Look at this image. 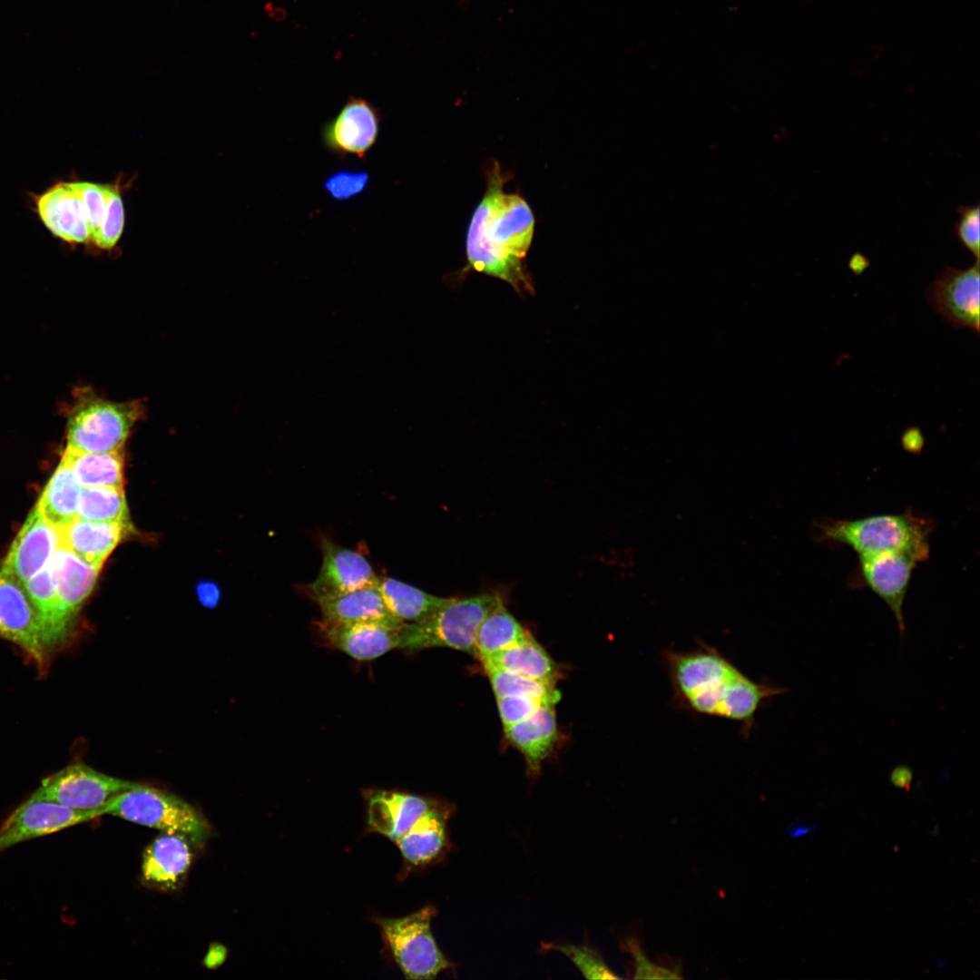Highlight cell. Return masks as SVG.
I'll return each instance as SVG.
<instances>
[{"mask_svg": "<svg viewBox=\"0 0 980 980\" xmlns=\"http://www.w3.org/2000/svg\"><path fill=\"white\" fill-rule=\"evenodd\" d=\"M662 662L677 704L697 714L740 722L746 734L758 710L786 692L774 683L751 680L703 642L690 651L666 650Z\"/></svg>", "mask_w": 980, "mask_h": 980, "instance_id": "1", "label": "cell"}, {"mask_svg": "<svg viewBox=\"0 0 980 980\" xmlns=\"http://www.w3.org/2000/svg\"><path fill=\"white\" fill-rule=\"evenodd\" d=\"M485 176L486 190L467 230V269L503 279L519 293L532 292L525 257L534 231V213L521 195L505 192L507 176L497 162Z\"/></svg>", "mask_w": 980, "mask_h": 980, "instance_id": "2", "label": "cell"}, {"mask_svg": "<svg viewBox=\"0 0 980 980\" xmlns=\"http://www.w3.org/2000/svg\"><path fill=\"white\" fill-rule=\"evenodd\" d=\"M934 522L911 508L902 514L845 520L821 518L813 523V538L820 543L847 545L860 554L901 551L920 563L929 559Z\"/></svg>", "mask_w": 980, "mask_h": 980, "instance_id": "3", "label": "cell"}, {"mask_svg": "<svg viewBox=\"0 0 980 980\" xmlns=\"http://www.w3.org/2000/svg\"><path fill=\"white\" fill-rule=\"evenodd\" d=\"M435 906L426 905L399 917L370 916L380 933L383 951L407 979H434L452 967L431 931Z\"/></svg>", "mask_w": 980, "mask_h": 980, "instance_id": "4", "label": "cell"}, {"mask_svg": "<svg viewBox=\"0 0 980 980\" xmlns=\"http://www.w3.org/2000/svg\"><path fill=\"white\" fill-rule=\"evenodd\" d=\"M500 597L485 593L461 600L453 598L428 619L404 623L398 630L397 648L415 652L447 647L475 656L477 630Z\"/></svg>", "mask_w": 980, "mask_h": 980, "instance_id": "5", "label": "cell"}, {"mask_svg": "<svg viewBox=\"0 0 980 980\" xmlns=\"http://www.w3.org/2000/svg\"><path fill=\"white\" fill-rule=\"evenodd\" d=\"M112 815L164 833L181 835L196 846L202 845L210 835V826L203 816L181 798L144 785L117 795L103 808Z\"/></svg>", "mask_w": 980, "mask_h": 980, "instance_id": "6", "label": "cell"}, {"mask_svg": "<svg viewBox=\"0 0 980 980\" xmlns=\"http://www.w3.org/2000/svg\"><path fill=\"white\" fill-rule=\"evenodd\" d=\"M142 413L138 401L111 402L86 395L71 414L67 447L87 453L122 450Z\"/></svg>", "mask_w": 980, "mask_h": 980, "instance_id": "7", "label": "cell"}, {"mask_svg": "<svg viewBox=\"0 0 980 980\" xmlns=\"http://www.w3.org/2000/svg\"><path fill=\"white\" fill-rule=\"evenodd\" d=\"M140 784L76 762L44 779L31 796L76 809H103L117 795Z\"/></svg>", "mask_w": 980, "mask_h": 980, "instance_id": "8", "label": "cell"}, {"mask_svg": "<svg viewBox=\"0 0 980 980\" xmlns=\"http://www.w3.org/2000/svg\"><path fill=\"white\" fill-rule=\"evenodd\" d=\"M851 573V588H868L879 596L893 612L901 638L906 632L903 604L911 576L920 564L914 555L901 551L860 554Z\"/></svg>", "mask_w": 980, "mask_h": 980, "instance_id": "9", "label": "cell"}, {"mask_svg": "<svg viewBox=\"0 0 980 980\" xmlns=\"http://www.w3.org/2000/svg\"><path fill=\"white\" fill-rule=\"evenodd\" d=\"M103 815V809H76L30 796L0 823V852Z\"/></svg>", "mask_w": 980, "mask_h": 980, "instance_id": "10", "label": "cell"}, {"mask_svg": "<svg viewBox=\"0 0 980 980\" xmlns=\"http://www.w3.org/2000/svg\"><path fill=\"white\" fill-rule=\"evenodd\" d=\"M0 638L17 645L41 672L47 669V649L37 613L23 587L0 573Z\"/></svg>", "mask_w": 980, "mask_h": 980, "instance_id": "11", "label": "cell"}, {"mask_svg": "<svg viewBox=\"0 0 980 980\" xmlns=\"http://www.w3.org/2000/svg\"><path fill=\"white\" fill-rule=\"evenodd\" d=\"M367 833L395 843L414 824L442 801L407 791L368 789L362 792Z\"/></svg>", "mask_w": 980, "mask_h": 980, "instance_id": "12", "label": "cell"}, {"mask_svg": "<svg viewBox=\"0 0 980 980\" xmlns=\"http://www.w3.org/2000/svg\"><path fill=\"white\" fill-rule=\"evenodd\" d=\"M979 260L968 269L946 267L926 290L931 307L954 328L979 331Z\"/></svg>", "mask_w": 980, "mask_h": 980, "instance_id": "13", "label": "cell"}, {"mask_svg": "<svg viewBox=\"0 0 980 980\" xmlns=\"http://www.w3.org/2000/svg\"><path fill=\"white\" fill-rule=\"evenodd\" d=\"M378 109L362 97H349L321 129L324 146L338 157L364 158L376 144L380 131Z\"/></svg>", "mask_w": 980, "mask_h": 980, "instance_id": "14", "label": "cell"}, {"mask_svg": "<svg viewBox=\"0 0 980 980\" xmlns=\"http://www.w3.org/2000/svg\"><path fill=\"white\" fill-rule=\"evenodd\" d=\"M321 550L322 563L318 576L306 586L314 600L377 585L378 577L361 554L328 538L322 539Z\"/></svg>", "mask_w": 980, "mask_h": 980, "instance_id": "15", "label": "cell"}, {"mask_svg": "<svg viewBox=\"0 0 980 980\" xmlns=\"http://www.w3.org/2000/svg\"><path fill=\"white\" fill-rule=\"evenodd\" d=\"M59 546L58 530L43 517L35 505L14 539L0 573L23 586L49 563Z\"/></svg>", "mask_w": 980, "mask_h": 980, "instance_id": "16", "label": "cell"}, {"mask_svg": "<svg viewBox=\"0 0 980 980\" xmlns=\"http://www.w3.org/2000/svg\"><path fill=\"white\" fill-rule=\"evenodd\" d=\"M451 814L450 805L442 802L395 842L402 858L399 881L443 857L448 847L447 821Z\"/></svg>", "mask_w": 980, "mask_h": 980, "instance_id": "17", "label": "cell"}, {"mask_svg": "<svg viewBox=\"0 0 980 980\" xmlns=\"http://www.w3.org/2000/svg\"><path fill=\"white\" fill-rule=\"evenodd\" d=\"M187 838L163 833L144 850L142 880L146 887L163 892L176 890L185 879L192 860Z\"/></svg>", "mask_w": 980, "mask_h": 980, "instance_id": "18", "label": "cell"}, {"mask_svg": "<svg viewBox=\"0 0 980 980\" xmlns=\"http://www.w3.org/2000/svg\"><path fill=\"white\" fill-rule=\"evenodd\" d=\"M322 622L336 624H373L399 630L404 622L387 607L377 585L335 597L315 599Z\"/></svg>", "mask_w": 980, "mask_h": 980, "instance_id": "19", "label": "cell"}, {"mask_svg": "<svg viewBox=\"0 0 980 980\" xmlns=\"http://www.w3.org/2000/svg\"><path fill=\"white\" fill-rule=\"evenodd\" d=\"M57 530L61 547L102 569L107 557L132 529L131 522H95L75 518Z\"/></svg>", "mask_w": 980, "mask_h": 980, "instance_id": "20", "label": "cell"}, {"mask_svg": "<svg viewBox=\"0 0 980 980\" xmlns=\"http://www.w3.org/2000/svg\"><path fill=\"white\" fill-rule=\"evenodd\" d=\"M36 211L44 226L59 239L69 243L91 240L84 209L69 182L57 183L39 195Z\"/></svg>", "mask_w": 980, "mask_h": 980, "instance_id": "21", "label": "cell"}, {"mask_svg": "<svg viewBox=\"0 0 980 980\" xmlns=\"http://www.w3.org/2000/svg\"><path fill=\"white\" fill-rule=\"evenodd\" d=\"M58 600L67 622L74 621L91 594L101 569L59 546L48 563Z\"/></svg>", "mask_w": 980, "mask_h": 980, "instance_id": "22", "label": "cell"}, {"mask_svg": "<svg viewBox=\"0 0 980 980\" xmlns=\"http://www.w3.org/2000/svg\"><path fill=\"white\" fill-rule=\"evenodd\" d=\"M318 628L328 645L358 661H371L398 647V630L373 624H336L322 621Z\"/></svg>", "mask_w": 980, "mask_h": 980, "instance_id": "23", "label": "cell"}, {"mask_svg": "<svg viewBox=\"0 0 980 980\" xmlns=\"http://www.w3.org/2000/svg\"><path fill=\"white\" fill-rule=\"evenodd\" d=\"M504 730L509 742L524 755L531 772L536 773L558 739L554 706L542 707Z\"/></svg>", "mask_w": 980, "mask_h": 980, "instance_id": "24", "label": "cell"}, {"mask_svg": "<svg viewBox=\"0 0 980 980\" xmlns=\"http://www.w3.org/2000/svg\"><path fill=\"white\" fill-rule=\"evenodd\" d=\"M22 587L37 613L50 652L67 640L73 627L64 616L48 564Z\"/></svg>", "mask_w": 980, "mask_h": 980, "instance_id": "25", "label": "cell"}, {"mask_svg": "<svg viewBox=\"0 0 980 980\" xmlns=\"http://www.w3.org/2000/svg\"><path fill=\"white\" fill-rule=\"evenodd\" d=\"M481 662L484 668H495L555 684L556 666L533 636L520 644L500 651Z\"/></svg>", "mask_w": 980, "mask_h": 980, "instance_id": "26", "label": "cell"}, {"mask_svg": "<svg viewBox=\"0 0 980 980\" xmlns=\"http://www.w3.org/2000/svg\"><path fill=\"white\" fill-rule=\"evenodd\" d=\"M82 487L123 488L122 450L87 453L66 447L62 460Z\"/></svg>", "mask_w": 980, "mask_h": 980, "instance_id": "27", "label": "cell"}, {"mask_svg": "<svg viewBox=\"0 0 980 980\" xmlns=\"http://www.w3.org/2000/svg\"><path fill=\"white\" fill-rule=\"evenodd\" d=\"M377 588L391 613L404 622L425 621L453 600L435 596L390 577L378 578Z\"/></svg>", "mask_w": 980, "mask_h": 980, "instance_id": "28", "label": "cell"}, {"mask_svg": "<svg viewBox=\"0 0 980 980\" xmlns=\"http://www.w3.org/2000/svg\"><path fill=\"white\" fill-rule=\"evenodd\" d=\"M80 487L72 471L61 461L36 504L43 517L54 528L77 518Z\"/></svg>", "mask_w": 980, "mask_h": 980, "instance_id": "29", "label": "cell"}, {"mask_svg": "<svg viewBox=\"0 0 980 980\" xmlns=\"http://www.w3.org/2000/svg\"><path fill=\"white\" fill-rule=\"evenodd\" d=\"M521 623L510 613L502 598L481 622L475 636V657L480 661L531 637Z\"/></svg>", "mask_w": 980, "mask_h": 980, "instance_id": "30", "label": "cell"}, {"mask_svg": "<svg viewBox=\"0 0 980 980\" xmlns=\"http://www.w3.org/2000/svg\"><path fill=\"white\" fill-rule=\"evenodd\" d=\"M77 518L130 523L123 488L82 487L77 499Z\"/></svg>", "mask_w": 980, "mask_h": 980, "instance_id": "31", "label": "cell"}, {"mask_svg": "<svg viewBox=\"0 0 980 980\" xmlns=\"http://www.w3.org/2000/svg\"><path fill=\"white\" fill-rule=\"evenodd\" d=\"M495 697L524 696L544 700L555 705L560 692L554 684L526 678L495 668H485Z\"/></svg>", "mask_w": 980, "mask_h": 980, "instance_id": "32", "label": "cell"}, {"mask_svg": "<svg viewBox=\"0 0 980 980\" xmlns=\"http://www.w3.org/2000/svg\"><path fill=\"white\" fill-rule=\"evenodd\" d=\"M123 227L124 209L120 190L116 185H107L104 215L91 240L96 247L110 250L120 240Z\"/></svg>", "mask_w": 980, "mask_h": 980, "instance_id": "33", "label": "cell"}, {"mask_svg": "<svg viewBox=\"0 0 980 980\" xmlns=\"http://www.w3.org/2000/svg\"><path fill=\"white\" fill-rule=\"evenodd\" d=\"M370 175L365 170H338L328 175L322 187L336 201H348L362 194L368 188Z\"/></svg>", "mask_w": 980, "mask_h": 980, "instance_id": "34", "label": "cell"}, {"mask_svg": "<svg viewBox=\"0 0 980 980\" xmlns=\"http://www.w3.org/2000/svg\"><path fill=\"white\" fill-rule=\"evenodd\" d=\"M69 183L84 209L92 239L100 227L104 215L107 185L90 181H73Z\"/></svg>", "mask_w": 980, "mask_h": 980, "instance_id": "35", "label": "cell"}, {"mask_svg": "<svg viewBox=\"0 0 980 980\" xmlns=\"http://www.w3.org/2000/svg\"><path fill=\"white\" fill-rule=\"evenodd\" d=\"M554 949L568 956L586 978L618 979L598 954L586 946H557Z\"/></svg>", "mask_w": 980, "mask_h": 980, "instance_id": "36", "label": "cell"}, {"mask_svg": "<svg viewBox=\"0 0 980 980\" xmlns=\"http://www.w3.org/2000/svg\"><path fill=\"white\" fill-rule=\"evenodd\" d=\"M504 728L519 722L544 706H554L544 700L524 696L496 697Z\"/></svg>", "mask_w": 980, "mask_h": 980, "instance_id": "37", "label": "cell"}, {"mask_svg": "<svg viewBox=\"0 0 980 980\" xmlns=\"http://www.w3.org/2000/svg\"><path fill=\"white\" fill-rule=\"evenodd\" d=\"M959 218L955 223V232L958 240L979 260L980 231L978 205L960 206L957 209Z\"/></svg>", "mask_w": 980, "mask_h": 980, "instance_id": "38", "label": "cell"}, {"mask_svg": "<svg viewBox=\"0 0 980 980\" xmlns=\"http://www.w3.org/2000/svg\"><path fill=\"white\" fill-rule=\"evenodd\" d=\"M626 949L632 954L634 958L635 964V979H668V978H681L680 966L673 968L663 967L659 965L653 964L643 954L638 941L633 938H629L626 943Z\"/></svg>", "mask_w": 980, "mask_h": 980, "instance_id": "39", "label": "cell"}, {"mask_svg": "<svg viewBox=\"0 0 980 980\" xmlns=\"http://www.w3.org/2000/svg\"><path fill=\"white\" fill-rule=\"evenodd\" d=\"M902 446L908 452L919 454L925 445V437L916 426L907 427L901 436Z\"/></svg>", "mask_w": 980, "mask_h": 980, "instance_id": "40", "label": "cell"}, {"mask_svg": "<svg viewBox=\"0 0 980 980\" xmlns=\"http://www.w3.org/2000/svg\"><path fill=\"white\" fill-rule=\"evenodd\" d=\"M890 780L894 786L908 791L913 780V771L906 765H899L891 771Z\"/></svg>", "mask_w": 980, "mask_h": 980, "instance_id": "41", "label": "cell"}, {"mask_svg": "<svg viewBox=\"0 0 980 980\" xmlns=\"http://www.w3.org/2000/svg\"><path fill=\"white\" fill-rule=\"evenodd\" d=\"M198 594L201 602L208 607L214 606L220 596L218 588L215 585L205 583L198 586Z\"/></svg>", "mask_w": 980, "mask_h": 980, "instance_id": "42", "label": "cell"}, {"mask_svg": "<svg viewBox=\"0 0 980 980\" xmlns=\"http://www.w3.org/2000/svg\"><path fill=\"white\" fill-rule=\"evenodd\" d=\"M817 826L811 823H805L802 820L794 821L788 827V833L792 838L801 837L803 835L813 832Z\"/></svg>", "mask_w": 980, "mask_h": 980, "instance_id": "43", "label": "cell"}, {"mask_svg": "<svg viewBox=\"0 0 980 980\" xmlns=\"http://www.w3.org/2000/svg\"><path fill=\"white\" fill-rule=\"evenodd\" d=\"M225 953L226 951L223 946L220 945L211 946L205 958L206 965H208L209 967H212L220 965L224 961Z\"/></svg>", "mask_w": 980, "mask_h": 980, "instance_id": "44", "label": "cell"}, {"mask_svg": "<svg viewBox=\"0 0 980 980\" xmlns=\"http://www.w3.org/2000/svg\"><path fill=\"white\" fill-rule=\"evenodd\" d=\"M867 261L864 257L857 255L850 260V269L856 273H861L867 267Z\"/></svg>", "mask_w": 980, "mask_h": 980, "instance_id": "45", "label": "cell"}, {"mask_svg": "<svg viewBox=\"0 0 980 980\" xmlns=\"http://www.w3.org/2000/svg\"><path fill=\"white\" fill-rule=\"evenodd\" d=\"M461 1L465 3V2H467V1H469V0H461Z\"/></svg>", "mask_w": 980, "mask_h": 980, "instance_id": "46", "label": "cell"}]
</instances>
